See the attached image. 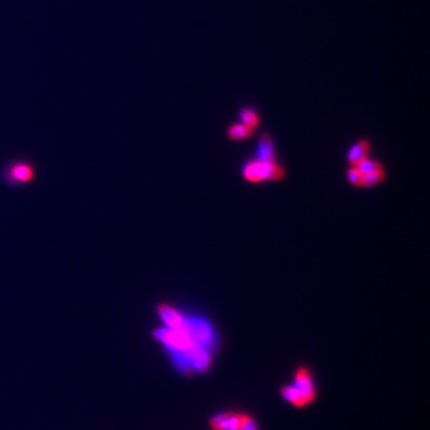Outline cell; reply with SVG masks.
I'll list each match as a JSON object with an SVG mask.
<instances>
[{
	"label": "cell",
	"mask_w": 430,
	"mask_h": 430,
	"mask_svg": "<svg viewBox=\"0 0 430 430\" xmlns=\"http://www.w3.org/2000/svg\"><path fill=\"white\" fill-rule=\"evenodd\" d=\"M183 324L179 328L163 325L155 328L152 332L153 338L162 345L178 372L185 375L206 373L211 366V351L195 342Z\"/></svg>",
	"instance_id": "obj_1"
},
{
	"label": "cell",
	"mask_w": 430,
	"mask_h": 430,
	"mask_svg": "<svg viewBox=\"0 0 430 430\" xmlns=\"http://www.w3.org/2000/svg\"><path fill=\"white\" fill-rule=\"evenodd\" d=\"M35 165L27 159L17 158L6 163L2 169V181L12 188L31 183L36 177Z\"/></svg>",
	"instance_id": "obj_2"
},
{
	"label": "cell",
	"mask_w": 430,
	"mask_h": 430,
	"mask_svg": "<svg viewBox=\"0 0 430 430\" xmlns=\"http://www.w3.org/2000/svg\"><path fill=\"white\" fill-rule=\"evenodd\" d=\"M242 175L250 183H262L265 181H281L285 178L286 171L279 163H263L252 159L243 165Z\"/></svg>",
	"instance_id": "obj_3"
},
{
	"label": "cell",
	"mask_w": 430,
	"mask_h": 430,
	"mask_svg": "<svg viewBox=\"0 0 430 430\" xmlns=\"http://www.w3.org/2000/svg\"><path fill=\"white\" fill-rule=\"evenodd\" d=\"M183 327L198 344L203 345L208 349H213L217 345V332L207 318L201 317V315L185 314Z\"/></svg>",
	"instance_id": "obj_4"
},
{
	"label": "cell",
	"mask_w": 430,
	"mask_h": 430,
	"mask_svg": "<svg viewBox=\"0 0 430 430\" xmlns=\"http://www.w3.org/2000/svg\"><path fill=\"white\" fill-rule=\"evenodd\" d=\"M292 385L301 394L306 405L314 402L315 397H317V391H315L313 375L307 367L301 366L295 370Z\"/></svg>",
	"instance_id": "obj_5"
},
{
	"label": "cell",
	"mask_w": 430,
	"mask_h": 430,
	"mask_svg": "<svg viewBox=\"0 0 430 430\" xmlns=\"http://www.w3.org/2000/svg\"><path fill=\"white\" fill-rule=\"evenodd\" d=\"M242 412L224 411L215 413L209 421L211 430H240Z\"/></svg>",
	"instance_id": "obj_6"
},
{
	"label": "cell",
	"mask_w": 430,
	"mask_h": 430,
	"mask_svg": "<svg viewBox=\"0 0 430 430\" xmlns=\"http://www.w3.org/2000/svg\"><path fill=\"white\" fill-rule=\"evenodd\" d=\"M256 159L263 163H278L275 143H274V140L269 133L263 132L259 135L258 143H257Z\"/></svg>",
	"instance_id": "obj_7"
},
{
	"label": "cell",
	"mask_w": 430,
	"mask_h": 430,
	"mask_svg": "<svg viewBox=\"0 0 430 430\" xmlns=\"http://www.w3.org/2000/svg\"><path fill=\"white\" fill-rule=\"evenodd\" d=\"M370 148H372V143L368 139H360L353 143L347 152V160L350 166L357 165L363 159L368 158Z\"/></svg>",
	"instance_id": "obj_8"
},
{
	"label": "cell",
	"mask_w": 430,
	"mask_h": 430,
	"mask_svg": "<svg viewBox=\"0 0 430 430\" xmlns=\"http://www.w3.org/2000/svg\"><path fill=\"white\" fill-rule=\"evenodd\" d=\"M253 134H255V129L250 128L242 122L232 123L226 129L227 138L232 141H243V140L252 138Z\"/></svg>",
	"instance_id": "obj_9"
},
{
	"label": "cell",
	"mask_w": 430,
	"mask_h": 430,
	"mask_svg": "<svg viewBox=\"0 0 430 430\" xmlns=\"http://www.w3.org/2000/svg\"><path fill=\"white\" fill-rule=\"evenodd\" d=\"M238 117H239V122L244 123V125L250 127V128L256 129L259 127L260 116L258 110H257L255 106H242L239 109V112H238Z\"/></svg>",
	"instance_id": "obj_10"
},
{
	"label": "cell",
	"mask_w": 430,
	"mask_h": 430,
	"mask_svg": "<svg viewBox=\"0 0 430 430\" xmlns=\"http://www.w3.org/2000/svg\"><path fill=\"white\" fill-rule=\"evenodd\" d=\"M280 394H281V397L283 399L286 400L287 403H289L291 405L295 406V408H305L306 403L304 398L301 397V394L299 393V391L295 389L293 385H285L281 387V390H280Z\"/></svg>",
	"instance_id": "obj_11"
},
{
	"label": "cell",
	"mask_w": 430,
	"mask_h": 430,
	"mask_svg": "<svg viewBox=\"0 0 430 430\" xmlns=\"http://www.w3.org/2000/svg\"><path fill=\"white\" fill-rule=\"evenodd\" d=\"M386 172L384 170V166L380 169H377L372 172H368L363 177V187L364 188H372L375 185L380 184L381 182L385 181Z\"/></svg>",
	"instance_id": "obj_12"
},
{
	"label": "cell",
	"mask_w": 430,
	"mask_h": 430,
	"mask_svg": "<svg viewBox=\"0 0 430 430\" xmlns=\"http://www.w3.org/2000/svg\"><path fill=\"white\" fill-rule=\"evenodd\" d=\"M363 177L364 175L361 172L356 166H350L347 170V179L354 187H363Z\"/></svg>",
	"instance_id": "obj_13"
},
{
	"label": "cell",
	"mask_w": 430,
	"mask_h": 430,
	"mask_svg": "<svg viewBox=\"0 0 430 430\" xmlns=\"http://www.w3.org/2000/svg\"><path fill=\"white\" fill-rule=\"evenodd\" d=\"M355 166H356L358 170L362 172L363 175L368 174V172H372L374 170H377V169L383 168V165H381L379 162L374 160V159H370L369 157L363 159L362 162H360L357 165H355Z\"/></svg>",
	"instance_id": "obj_14"
},
{
	"label": "cell",
	"mask_w": 430,
	"mask_h": 430,
	"mask_svg": "<svg viewBox=\"0 0 430 430\" xmlns=\"http://www.w3.org/2000/svg\"><path fill=\"white\" fill-rule=\"evenodd\" d=\"M240 430H258L257 423L252 416L247 413H242V419H240Z\"/></svg>",
	"instance_id": "obj_15"
}]
</instances>
